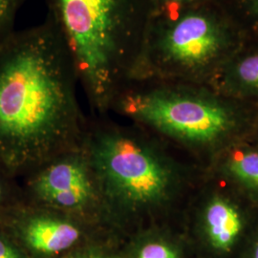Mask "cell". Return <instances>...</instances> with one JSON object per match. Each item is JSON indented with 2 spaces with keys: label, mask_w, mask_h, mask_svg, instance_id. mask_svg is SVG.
<instances>
[{
  "label": "cell",
  "mask_w": 258,
  "mask_h": 258,
  "mask_svg": "<svg viewBox=\"0 0 258 258\" xmlns=\"http://www.w3.org/2000/svg\"><path fill=\"white\" fill-rule=\"evenodd\" d=\"M96 148V164L111 195L130 207L159 203L171 176L166 166L137 142L119 134L104 136Z\"/></svg>",
  "instance_id": "cell-4"
},
{
  "label": "cell",
  "mask_w": 258,
  "mask_h": 258,
  "mask_svg": "<svg viewBox=\"0 0 258 258\" xmlns=\"http://www.w3.org/2000/svg\"><path fill=\"white\" fill-rule=\"evenodd\" d=\"M0 258H22V256L14 247L0 239Z\"/></svg>",
  "instance_id": "cell-13"
},
{
  "label": "cell",
  "mask_w": 258,
  "mask_h": 258,
  "mask_svg": "<svg viewBox=\"0 0 258 258\" xmlns=\"http://www.w3.org/2000/svg\"><path fill=\"white\" fill-rule=\"evenodd\" d=\"M36 187L44 200L64 209L83 207L93 192L86 169L77 162H62L49 167L38 178Z\"/></svg>",
  "instance_id": "cell-5"
},
{
  "label": "cell",
  "mask_w": 258,
  "mask_h": 258,
  "mask_svg": "<svg viewBox=\"0 0 258 258\" xmlns=\"http://www.w3.org/2000/svg\"><path fill=\"white\" fill-rule=\"evenodd\" d=\"M19 2V0H0V34L7 25L13 10Z\"/></svg>",
  "instance_id": "cell-12"
},
{
  "label": "cell",
  "mask_w": 258,
  "mask_h": 258,
  "mask_svg": "<svg viewBox=\"0 0 258 258\" xmlns=\"http://www.w3.org/2000/svg\"><path fill=\"white\" fill-rule=\"evenodd\" d=\"M137 258H178V254L166 243L150 242L141 249Z\"/></svg>",
  "instance_id": "cell-10"
},
{
  "label": "cell",
  "mask_w": 258,
  "mask_h": 258,
  "mask_svg": "<svg viewBox=\"0 0 258 258\" xmlns=\"http://www.w3.org/2000/svg\"><path fill=\"white\" fill-rule=\"evenodd\" d=\"M24 238L32 249L52 254L71 248L80 238V231L69 222L38 217L29 222Z\"/></svg>",
  "instance_id": "cell-7"
},
{
  "label": "cell",
  "mask_w": 258,
  "mask_h": 258,
  "mask_svg": "<svg viewBox=\"0 0 258 258\" xmlns=\"http://www.w3.org/2000/svg\"><path fill=\"white\" fill-rule=\"evenodd\" d=\"M80 258H104V257H101V256H89V257H80Z\"/></svg>",
  "instance_id": "cell-15"
},
{
  "label": "cell",
  "mask_w": 258,
  "mask_h": 258,
  "mask_svg": "<svg viewBox=\"0 0 258 258\" xmlns=\"http://www.w3.org/2000/svg\"><path fill=\"white\" fill-rule=\"evenodd\" d=\"M255 2H256V5H257L258 7V0H255Z\"/></svg>",
  "instance_id": "cell-16"
},
{
  "label": "cell",
  "mask_w": 258,
  "mask_h": 258,
  "mask_svg": "<svg viewBox=\"0 0 258 258\" xmlns=\"http://www.w3.org/2000/svg\"><path fill=\"white\" fill-rule=\"evenodd\" d=\"M228 168L231 175L242 184L258 189V151L233 155L228 162Z\"/></svg>",
  "instance_id": "cell-8"
},
{
  "label": "cell",
  "mask_w": 258,
  "mask_h": 258,
  "mask_svg": "<svg viewBox=\"0 0 258 258\" xmlns=\"http://www.w3.org/2000/svg\"><path fill=\"white\" fill-rule=\"evenodd\" d=\"M93 104L105 109L138 72L150 0H44Z\"/></svg>",
  "instance_id": "cell-2"
},
{
  "label": "cell",
  "mask_w": 258,
  "mask_h": 258,
  "mask_svg": "<svg viewBox=\"0 0 258 258\" xmlns=\"http://www.w3.org/2000/svg\"><path fill=\"white\" fill-rule=\"evenodd\" d=\"M10 45L0 57V148L37 156L77 127L79 75L48 19Z\"/></svg>",
  "instance_id": "cell-1"
},
{
  "label": "cell",
  "mask_w": 258,
  "mask_h": 258,
  "mask_svg": "<svg viewBox=\"0 0 258 258\" xmlns=\"http://www.w3.org/2000/svg\"><path fill=\"white\" fill-rule=\"evenodd\" d=\"M234 78L242 87L258 92V54L240 60L234 68Z\"/></svg>",
  "instance_id": "cell-9"
},
{
  "label": "cell",
  "mask_w": 258,
  "mask_h": 258,
  "mask_svg": "<svg viewBox=\"0 0 258 258\" xmlns=\"http://www.w3.org/2000/svg\"><path fill=\"white\" fill-rule=\"evenodd\" d=\"M0 195H1V186H0Z\"/></svg>",
  "instance_id": "cell-17"
},
{
  "label": "cell",
  "mask_w": 258,
  "mask_h": 258,
  "mask_svg": "<svg viewBox=\"0 0 258 258\" xmlns=\"http://www.w3.org/2000/svg\"><path fill=\"white\" fill-rule=\"evenodd\" d=\"M205 225L212 248L229 252L241 234L243 219L239 211L230 201L216 197L207 206Z\"/></svg>",
  "instance_id": "cell-6"
},
{
  "label": "cell",
  "mask_w": 258,
  "mask_h": 258,
  "mask_svg": "<svg viewBox=\"0 0 258 258\" xmlns=\"http://www.w3.org/2000/svg\"><path fill=\"white\" fill-rule=\"evenodd\" d=\"M113 104L167 135L196 144L221 138L233 124L231 112L220 103L179 89L135 91L124 87Z\"/></svg>",
  "instance_id": "cell-3"
},
{
  "label": "cell",
  "mask_w": 258,
  "mask_h": 258,
  "mask_svg": "<svg viewBox=\"0 0 258 258\" xmlns=\"http://www.w3.org/2000/svg\"><path fill=\"white\" fill-rule=\"evenodd\" d=\"M197 0H150L151 17L156 14L183 9Z\"/></svg>",
  "instance_id": "cell-11"
},
{
  "label": "cell",
  "mask_w": 258,
  "mask_h": 258,
  "mask_svg": "<svg viewBox=\"0 0 258 258\" xmlns=\"http://www.w3.org/2000/svg\"><path fill=\"white\" fill-rule=\"evenodd\" d=\"M251 258H258V242L256 243V245H255L254 249H253V251H252V256H251Z\"/></svg>",
  "instance_id": "cell-14"
}]
</instances>
